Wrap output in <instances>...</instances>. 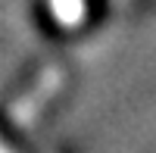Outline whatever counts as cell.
<instances>
[{"instance_id": "6da1fadb", "label": "cell", "mask_w": 156, "mask_h": 153, "mask_svg": "<svg viewBox=\"0 0 156 153\" xmlns=\"http://www.w3.org/2000/svg\"><path fill=\"white\" fill-rule=\"evenodd\" d=\"M59 87H62V69L47 66V69L34 78V84H31L28 91H25L16 103L9 106V119H12V125H19V128L31 125L37 116H41V109L56 97Z\"/></svg>"}, {"instance_id": "7a4b0ae2", "label": "cell", "mask_w": 156, "mask_h": 153, "mask_svg": "<svg viewBox=\"0 0 156 153\" xmlns=\"http://www.w3.org/2000/svg\"><path fill=\"white\" fill-rule=\"evenodd\" d=\"M50 16L62 28H78L87 16V3L84 0H50Z\"/></svg>"}, {"instance_id": "3957f363", "label": "cell", "mask_w": 156, "mask_h": 153, "mask_svg": "<svg viewBox=\"0 0 156 153\" xmlns=\"http://www.w3.org/2000/svg\"><path fill=\"white\" fill-rule=\"evenodd\" d=\"M0 153H12V150H9V147H6L3 141H0Z\"/></svg>"}]
</instances>
